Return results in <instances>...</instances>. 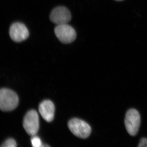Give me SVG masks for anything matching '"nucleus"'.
Wrapping results in <instances>:
<instances>
[{
	"mask_svg": "<svg viewBox=\"0 0 147 147\" xmlns=\"http://www.w3.org/2000/svg\"><path fill=\"white\" fill-rule=\"evenodd\" d=\"M19 99L12 90L2 88L0 90V109L4 112L12 111L17 107Z\"/></svg>",
	"mask_w": 147,
	"mask_h": 147,
	"instance_id": "nucleus-1",
	"label": "nucleus"
},
{
	"mask_svg": "<svg viewBox=\"0 0 147 147\" xmlns=\"http://www.w3.org/2000/svg\"><path fill=\"white\" fill-rule=\"evenodd\" d=\"M68 128L76 137L86 139L91 133V128L85 121L77 118L71 119L69 121Z\"/></svg>",
	"mask_w": 147,
	"mask_h": 147,
	"instance_id": "nucleus-2",
	"label": "nucleus"
},
{
	"mask_svg": "<svg viewBox=\"0 0 147 147\" xmlns=\"http://www.w3.org/2000/svg\"><path fill=\"white\" fill-rule=\"evenodd\" d=\"M141 123L140 114L134 109L128 110L125 119V125L127 131L131 136L136 135L139 131Z\"/></svg>",
	"mask_w": 147,
	"mask_h": 147,
	"instance_id": "nucleus-3",
	"label": "nucleus"
},
{
	"mask_svg": "<svg viewBox=\"0 0 147 147\" xmlns=\"http://www.w3.org/2000/svg\"><path fill=\"white\" fill-rule=\"evenodd\" d=\"M23 126L26 132L30 136H34L37 133L39 129V120L36 110H30L26 114L23 121Z\"/></svg>",
	"mask_w": 147,
	"mask_h": 147,
	"instance_id": "nucleus-4",
	"label": "nucleus"
},
{
	"mask_svg": "<svg viewBox=\"0 0 147 147\" xmlns=\"http://www.w3.org/2000/svg\"><path fill=\"white\" fill-rule=\"evenodd\" d=\"M54 31L59 40L64 44L71 43L76 39V34L75 30L67 24L57 26Z\"/></svg>",
	"mask_w": 147,
	"mask_h": 147,
	"instance_id": "nucleus-5",
	"label": "nucleus"
},
{
	"mask_svg": "<svg viewBox=\"0 0 147 147\" xmlns=\"http://www.w3.org/2000/svg\"><path fill=\"white\" fill-rule=\"evenodd\" d=\"M9 34L13 41L19 42L26 40L28 38L29 32L26 26L24 24L16 22L11 26Z\"/></svg>",
	"mask_w": 147,
	"mask_h": 147,
	"instance_id": "nucleus-6",
	"label": "nucleus"
},
{
	"mask_svg": "<svg viewBox=\"0 0 147 147\" xmlns=\"http://www.w3.org/2000/svg\"><path fill=\"white\" fill-rule=\"evenodd\" d=\"M50 20L58 25L67 24L71 19V14L68 9L59 6L53 9L50 14Z\"/></svg>",
	"mask_w": 147,
	"mask_h": 147,
	"instance_id": "nucleus-7",
	"label": "nucleus"
},
{
	"mask_svg": "<svg viewBox=\"0 0 147 147\" xmlns=\"http://www.w3.org/2000/svg\"><path fill=\"white\" fill-rule=\"evenodd\" d=\"M38 110L42 118L46 121L50 122L54 119L55 107L51 100H46L41 102L39 105Z\"/></svg>",
	"mask_w": 147,
	"mask_h": 147,
	"instance_id": "nucleus-8",
	"label": "nucleus"
},
{
	"mask_svg": "<svg viewBox=\"0 0 147 147\" xmlns=\"http://www.w3.org/2000/svg\"><path fill=\"white\" fill-rule=\"evenodd\" d=\"M17 146V144L14 139L10 138L6 140L1 145L2 147H16Z\"/></svg>",
	"mask_w": 147,
	"mask_h": 147,
	"instance_id": "nucleus-9",
	"label": "nucleus"
},
{
	"mask_svg": "<svg viewBox=\"0 0 147 147\" xmlns=\"http://www.w3.org/2000/svg\"><path fill=\"white\" fill-rule=\"evenodd\" d=\"M31 143L32 146L34 147H40L42 146V142L40 139L35 135L33 136L31 139Z\"/></svg>",
	"mask_w": 147,
	"mask_h": 147,
	"instance_id": "nucleus-10",
	"label": "nucleus"
},
{
	"mask_svg": "<svg viewBox=\"0 0 147 147\" xmlns=\"http://www.w3.org/2000/svg\"><path fill=\"white\" fill-rule=\"evenodd\" d=\"M138 147H147V139L143 138L140 140Z\"/></svg>",
	"mask_w": 147,
	"mask_h": 147,
	"instance_id": "nucleus-11",
	"label": "nucleus"
},
{
	"mask_svg": "<svg viewBox=\"0 0 147 147\" xmlns=\"http://www.w3.org/2000/svg\"><path fill=\"white\" fill-rule=\"evenodd\" d=\"M116 1H123V0H115Z\"/></svg>",
	"mask_w": 147,
	"mask_h": 147,
	"instance_id": "nucleus-12",
	"label": "nucleus"
}]
</instances>
